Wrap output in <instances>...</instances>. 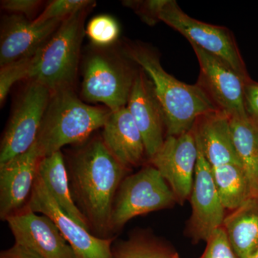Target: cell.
I'll list each match as a JSON object with an SVG mask.
<instances>
[{"instance_id": "8fae6325", "label": "cell", "mask_w": 258, "mask_h": 258, "mask_svg": "<svg viewBox=\"0 0 258 258\" xmlns=\"http://www.w3.org/2000/svg\"><path fill=\"white\" fill-rule=\"evenodd\" d=\"M198 157V144L192 129L178 137H166L162 147L150 159L179 203L191 196Z\"/></svg>"}, {"instance_id": "1f68e13d", "label": "cell", "mask_w": 258, "mask_h": 258, "mask_svg": "<svg viewBox=\"0 0 258 258\" xmlns=\"http://www.w3.org/2000/svg\"><path fill=\"white\" fill-rule=\"evenodd\" d=\"M253 258H258V251L257 252V253L254 254V256Z\"/></svg>"}, {"instance_id": "9c48e42d", "label": "cell", "mask_w": 258, "mask_h": 258, "mask_svg": "<svg viewBox=\"0 0 258 258\" xmlns=\"http://www.w3.org/2000/svg\"><path fill=\"white\" fill-rule=\"evenodd\" d=\"M191 45L200 63L199 86L217 109L230 117H247L244 86L250 78H244L220 59L194 44Z\"/></svg>"}, {"instance_id": "f1b7e54d", "label": "cell", "mask_w": 258, "mask_h": 258, "mask_svg": "<svg viewBox=\"0 0 258 258\" xmlns=\"http://www.w3.org/2000/svg\"><path fill=\"white\" fill-rule=\"evenodd\" d=\"M42 4L38 0H4L1 2L2 8L15 15L32 18Z\"/></svg>"}, {"instance_id": "836d02e7", "label": "cell", "mask_w": 258, "mask_h": 258, "mask_svg": "<svg viewBox=\"0 0 258 258\" xmlns=\"http://www.w3.org/2000/svg\"><path fill=\"white\" fill-rule=\"evenodd\" d=\"M174 255H175V254H173V255L171 256V257L170 258H174Z\"/></svg>"}, {"instance_id": "2e32d148", "label": "cell", "mask_w": 258, "mask_h": 258, "mask_svg": "<svg viewBox=\"0 0 258 258\" xmlns=\"http://www.w3.org/2000/svg\"><path fill=\"white\" fill-rule=\"evenodd\" d=\"M35 144L23 154L0 165V216L6 220L32 192L42 159Z\"/></svg>"}, {"instance_id": "484cf974", "label": "cell", "mask_w": 258, "mask_h": 258, "mask_svg": "<svg viewBox=\"0 0 258 258\" xmlns=\"http://www.w3.org/2000/svg\"><path fill=\"white\" fill-rule=\"evenodd\" d=\"M92 3L93 1L88 0H54L33 21L42 23L55 19L66 20L78 12L87 9Z\"/></svg>"}, {"instance_id": "6da1fadb", "label": "cell", "mask_w": 258, "mask_h": 258, "mask_svg": "<svg viewBox=\"0 0 258 258\" xmlns=\"http://www.w3.org/2000/svg\"><path fill=\"white\" fill-rule=\"evenodd\" d=\"M124 54L140 66L152 81L164 113L166 137L187 133L200 116L218 110L198 83L186 84L168 74L159 56L151 49L131 45L125 47Z\"/></svg>"}, {"instance_id": "277c9868", "label": "cell", "mask_w": 258, "mask_h": 258, "mask_svg": "<svg viewBox=\"0 0 258 258\" xmlns=\"http://www.w3.org/2000/svg\"><path fill=\"white\" fill-rule=\"evenodd\" d=\"M85 10L64 20L33 56L29 79L45 86L50 92L74 88L83 39Z\"/></svg>"}, {"instance_id": "3957f363", "label": "cell", "mask_w": 258, "mask_h": 258, "mask_svg": "<svg viewBox=\"0 0 258 258\" xmlns=\"http://www.w3.org/2000/svg\"><path fill=\"white\" fill-rule=\"evenodd\" d=\"M125 167L109 152L103 139H96L75 159V184L85 210L101 228L111 224L113 200Z\"/></svg>"}, {"instance_id": "8992f818", "label": "cell", "mask_w": 258, "mask_h": 258, "mask_svg": "<svg viewBox=\"0 0 258 258\" xmlns=\"http://www.w3.org/2000/svg\"><path fill=\"white\" fill-rule=\"evenodd\" d=\"M175 200L159 171L148 166L122 181L111 223L120 227L134 217L168 208Z\"/></svg>"}, {"instance_id": "f546056e", "label": "cell", "mask_w": 258, "mask_h": 258, "mask_svg": "<svg viewBox=\"0 0 258 258\" xmlns=\"http://www.w3.org/2000/svg\"><path fill=\"white\" fill-rule=\"evenodd\" d=\"M244 108L251 120L258 124V83L249 80L244 86Z\"/></svg>"}, {"instance_id": "4fadbf2b", "label": "cell", "mask_w": 258, "mask_h": 258, "mask_svg": "<svg viewBox=\"0 0 258 258\" xmlns=\"http://www.w3.org/2000/svg\"><path fill=\"white\" fill-rule=\"evenodd\" d=\"M198 157L191 194L192 214L189 230L194 240L207 241L214 231L223 225L225 209L219 196L212 166L198 144Z\"/></svg>"}, {"instance_id": "4316f807", "label": "cell", "mask_w": 258, "mask_h": 258, "mask_svg": "<svg viewBox=\"0 0 258 258\" xmlns=\"http://www.w3.org/2000/svg\"><path fill=\"white\" fill-rule=\"evenodd\" d=\"M207 242L206 249L200 258H240L232 248L222 226L212 232Z\"/></svg>"}, {"instance_id": "5b68a950", "label": "cell", "mask_w": 258, "mask_h": 258, "mask_svg": "<svg viewBox=\"0 0 258 258\" xmlns=\"http://www.w3.org/2000/svg\"><path fill=\"white\" fill-rule=\"evenodd\" d=\"M159 20L184 35L190 44L215 56L244 78L249 79L235 37L228 28L191 18L180 8L175 0H161Z\"/></svg>"}, {"instance_id": "5bb4252c", "label": "cell", "mask_w": 258, "mask_h": 258, "mask_svg": "<svg viewBox=\"0 0 258 258\" xmlns=\"http://www.w3.org/2000/svg\"><path fill=\"white\" fill-rule=\"evenodd\" d=\"M64 20L37 23L23 15L3 19L0 35V66L36 53L55 33Z\"/></svg>"}, {"instance_id": "ffe728a7", "label": "cell", "mask_w": 258, "mask_h": 258, "mask_svg": "<svg viewBox=\"0 0 258 258\" xmlns=\"http://www.w3.org/2000/svg\"><path fill=\"white\" fill-rule=\"evenodd\" d=\"M37 174L59 206L78 223L88 229L86 217L76 207L71 196L67 171L60 151L42 158Z\"/></svg>"}, {"instance_id": "7a4b0ae2", "label": "cell", "mask_w": 258, "mask_h": 258, "mask_svg": "<svg viewBox=\"0 0 258 258\" xmlns=\"http://www.w3.org/2000/svg\"><path fill=\"white\" fill-rule=\"evenodd\" d=\"M111 112L106 107L83 103L74 88L51 92L35 146L44 157L59 152L68 144L82 142L104 126Z\"/></svg>"}, {"instance_id": "d6986e66", "label": "cell", "mask_w": 258, "mask_h": 258, "mask_svg": "<svg viewBox=\"0 0 258 258\" xmlns=\"http://www.w3.org/2000/svg\"><path fill=\"white\" fill-rule=\"evenodd\" d=\"M222 227L237 255L253 258L258 251V197H251L225 217Z\"/></svg>"}, {"instance_id": "44dd1931", "label": "cell", "mask_w": 258, "mask_h": 258, "mask_svg": "<svg viewBox=\"0 0 258 258\" xmlns=\"http://www.w3.org/2000/svg\"><path fill=\"white\" fill-rule=\"evenodd\" d=\"M236 154L248 178L252 196L258 197V124L247 117H230Z\"/></svg>"}, {"instance_id": "603a6c76", "label": "cell", "mask_w": 258, "mask_h": 258, "mask_svg": "<svg viewBox=\"0 0 258 258\" xmlns=\"http://www.w3.org/2000/svg\"><path fill=\"white\" fill-rule=\"evenodd\" d=\"M35 55V54H34ZM34 55L1 66L0 69V104L3 106L10 89L15 83L29 79Z\"/></svg>"}, {"instance_id": "4dcf8cb0", "label": "cell", "mask_w": 258, "mask_h": 258, "mask_svg": "<svg viewBox=\"0 0 258 258\" xmlns=\"http://www.w3.org/2000/svg\"><path fill=\"white\" fill-rule=\"evenodd\" d=\"M0 258H40L28 249L15 243L11 248L3 251Z\"/></svg>"}, {"instance_id": "cb8c5ba5", "label": "cell", "mask_w": 258, "mask_h": 258, "mask_svg": "<svg viewBox=\"0 0 258 258\" xmlns=\"http://www.w3.org/2000/svg\"><path fill=\"white\" fill-rule=\"evenodd\" d=\"M86 34L93 44L100 47H106L117 40L119 35V27L111 16L99 15L89 22Z\"/></svg>"}, {"instance_id": "e0dca14e", "label": "cell", "mask_w": 258, "mask_h": 258, "mask_svg": "<svg viewBox=\"0 0 258 258\" xmlns=\"http://www.w3.org/2000/svg\"><path fill=\"white\" fill-rule=\"evenodd\" d=\"M192 129L197 143L212 167L227 164L241 165L234 147L228 115L219 110L209 112L197 120Z\"/></svg>"}, {"instance_id": "7c38bea8", "label": "cell", "mask_w": 258, "mask_h": 258, "mask_svg": "<svg viewBox=\"0 0 258 258\" xmlns=\"http://www.w3.org/2000/svg\"><path fill=\"white\" fill-rule=\"evenodd\" d=\"M15 239L40 258H76L53 222L45 215H37L28 208L15 212L6 219Z\"/></svg>"}, {"instance_id": "ac0fdd59", "label": "cell", "mask_w": 258, "mask_h": 258, "mask_svg": "<svg viewBox=\"0 0 258 258\" xmlns=\"http://www.w3.org/2000/svg\"><path fill=\"white\" fill-rule=\"evenodd\" d=\"M103 142L125 168L137 166L146 152L143 137L126 106L112 111L103 127Z\"/></svg>"}, {"instance_id": "d6a6232c", "label": "cell", "mask_w": 258, "mask_h": 258, "mask_svg": "<svg viewBox=\"0 0 258 258\" xmlns=\"http://www.w3.org/2000/svg\"><path fill=\"white\" fill-rule=\"evenodd\" d=\"M174 258H179V257H178L177 254H175V255H174Z\"/></svg>"}, {"instance_id": "30bf717a", "label": "cell", "mask_w": 258, "mask_h": 258, "mask_svg": "<svg viewBox=\"0 0 258 258\" xmlns=\"http://www.w3.org/2000/svg\"><path fill=\"white\" fill-rule=\"evenodd\" d=\"M28 207L32 211L49 217L55 223L74 249L76 258H114L111 252V240L95 237L70 217L56 203L38 174Z\"/></svg>"}, {"instance_id": "d4e9b609", "label": "cell", "mask_w": 258, "mask_h": 258, "mask_svg": "<svg viewBox=\"0 0 258 258\" xmlns=\"http://www.w3.org/2000/svg\"><path fill=\"white\" fill-rule=\"evenodd\" d=\"M172 255L161 244L140 239L125 244L115 258H170Z\"/></svg>"}, {"instance_id": "83f0119b", "label": "cell", "mask_w": 258, "mask_h": 258, "mask_svg": "<svg viewBox=\"0 0 258 258\" xmlns=\"http://www.w3.org/2000/svg\"><path fill=\"white\" fill-rule=\"evenodd\" d=\"M128 7L134 10L141 19L149 25H154L159 21V13L161 0L128 2Z\"/></svg>"}, {"instance_id": "ba28073f", "label": "cell", "mask_w": 258, "mask_h": 258, "mask_svg": "<svg viewBox=\"0 0 258 258\" xmlns=\"http://www.w3.org/2000/svg\"><path fill=\"white\" fill-rule=\"evenodd\" d=\"M51 92L40 83L31 81L18 101L5 130L0 165L28 152L36 142Z\"/></svg>"}, {"instance_id": "7402d4cb", "label": "cell", "mask_w": 258, "mask_h": 258, "mask_svg": "<svg viewBox=\"0 0 258 258\" xmlns=\"http://www.w3.org/2000/svg\"><path fill=\"white\" fill-rule=\"evenodd\" d=\"M219 196L225 210L234 211L252 196L248 178L240 164L212 167Z\"/></svg>"}, {"instance_id": "9a60e30c", "label": "cell", "mask_w": 258, "mask_h": 258, "mask_svg": "<svg viewBox=\"0 0 258 258\" xmlns=\"http://www.w3.org/2000/svg\"><path fill=\"white\" fill-rule=\"evenodd\" d=\"M126 107L143 137L147 155L152 159L165 141L166 125L152 82L143 70L136 74Z\"/></svg>"}, {"instance_id": "52a82bcc", "label": "cell", "mask_w": 258, "mask_h": 258, "mask_svg": "<svg viewBox=\"0 0 258 258\" xmlns=\"http://www.w3.org/2000/svg\"><path fill=\"white\" fill-rule=\"evenodd\" d=\"M136 74L120 60L104 53H94L86 60L82 96L86 101L101 103L111 111L128 104Z\"/></svg>"}]
</instances>
